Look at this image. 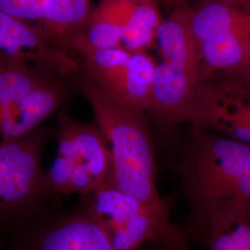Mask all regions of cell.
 I'll list each match as a JSON object with an SVG mask.
<instances>
[{
	"label": "cell",
	"mask_w": 250,
	"mask_h": 250,
	"mask_svg": "<svg viewBox=\"0 0 250 250\" xmlns=\"http://www.w3.org/2000/svg\"><path fill=\"white\" fill-rule=\"evenodd\" d=\"M179 154L175 170L190 209L187 236L224 217H250V145L190 128Z\"/></svg>",
	"instance_id": "6da1fadb"
},
{
	"label": "cell",
	"mask_w": 250,
	"mask_h": 250,
	"mask_svg": "<svg viewBox=\"0 0 250 250\" xmlns=\"http://www.w3.org/2000/svg\"><path fill=\"white\" fill-rule=\"evenodd\" d=\"M79 84L108 144L111 165L107 184L134 197L162 222L172 224L170 201L157 189L156 158L145 110L107 99L83 76Z\"/></svg>",
	"instance_id": "7a4b0ae2"
},
{
	"label": "cell",
	"mask_w": 250,
	"mask_h": 250,
	"mask_svg": "<svg viewBox=\"0 0 250 250\" xmlns=\"http://www.w3.org/2000/svg\"><path fill=\"white\" fill-rule=\"evenodd\" d=\"M156 44L161 59L157 63L149 111L165 135L170 137L184 124L188 107L204 83L202 63L189 23L188 5L173 9L163 20Z\"/></svg>",
	"instance_id": "3957f363"
},
{
	"label": "cell",
	"mask_w": 250,
	"mask_h": 250,
	"mask_svg": "<svg viewBox=\"0 0 250 250\" xmlns=\"http://www.w3.org/2000/svg\"><path fill=\"white\" fill-rule=\"evenodd\" d=\"M188 6L204 83L250 60V0H195Z\"/></svg>",
	"instance_id": "277c9868"
},
{
	"label": "cell",
	"mask_w": 250,
	"mask_h": 250,
	"mask_svg": "<svg viewBox=\"0 0 250 250\" xmlns=\"http://www.w3.org/2000/svg\"><path fill=\"white\" fill-rule=\"evenodd\" d=\"M52 129L38 127L20 138L0 145V219L5 229L21 223L43 208L48 199L41 160Z\"/></svg>",
	"instance_id": "5b68a950"
},
{
	"label": "cell",
	"mask_w": 250,
	"mask_h": 250,
	"mask_svg": "<svg viewBox=\"0 0 250 250\" xmlns=\"http://www.w3.org/2000/svg\"><path fill=\"white\" fill-rule=\"evenodd\" d=\"M7 230L4 250H115L89 195L72 209L43 208Z\"/></svg>",
	"instance_id": "8992f818"
},
{
	"label": "cell",
	"mask_w": 250,
	"mask_h": 250,
	"mask_svg": "<svg viewBox=\"0 0 250 250\" xmlns=\"http://www.w3.org/2000/svg\"><path fill=\"white\" fill-rule=\"evenodd\" d=\"M72 49L80 55L83 76L107 99L143 110L151 108L157 63L146 52H133L124 46L95 48L80 36Z\"/></svg>",
	"instance_id": "52a82bcc"
},
{
	"label": "cell",
	"mask_w": 250,
	"mask_h": 250,
	"mask_svg": "<svg viewBox=\"0 0 250 250\" xmlns=\"http://www.w3.org/2000/svg\"><path fill=\"white\" fill-rule=\"evenodd\" d=\"M184 123L250 145V90L227 74L212 77L198 87Z\"/></svg>",
	"instance_id": "ba28073f"
},
{
	"label": "cell",
	"mask_w": 250,
	"mask_h": 250,
	"mask_svg": "<svg viewBox=\"0 0 250 250\" xmlns=\"http://www.w3.org/2000/svg\"><path fill=\"white\" fill-rule=\"evenodd\" d=\"M92 9L91 0H0V12L22 21L71 55Z\"/></svg>",
	"instance_id": "9c48e42d"
},
{
	"label": "cell",
	"mask_w": 250,
	"mask_h": 250,
	"mask_svg": "<svg viewBox=\"0 0 250 250\" xmlns=\"http://www.w3.org/2000/svg\"><path fill=\"white\" fill-rule=\"evenodd\" d=\"M0 58L26 63L58 77L80 70L71 54L52 45L22 21L0 12Z\"/></svg>",
	"instance_id": "30bf717a"
},
{
	"label": "cell",
	"mask_w": 250,
	"mask_h": 250,
	"mask_svg": "<svg viewBox=\"0 0 250 250\" xmlns=\"http://www.w3.org/2000/svg\"><path fill=\"white\" fill-rule=\"evenodd\" d=\"M58 156L83 164L100 186L107 183L111 165L108 144L98 125L82 124L62 111L57 119Z\"/></svg>",
	"instance_id": "8fae6325"
},
{
	"label": "cell",
	"mask_w": 250,
	"mask_h": 250,
	"mask_svg": "<svg viewBox=\"0 0 250 250\" xmlns=\"http://www.w3.org/2000/svg\"><path fill=\"white\" fill-rule=\"evenodd\" d=\"M62 79L48 76L17 106L0 116L2 140L20 138L32 133L62 106L68 98V88Z\"/></svg>",
	"instance_id": "7c38bea8"
},
{
	"label": "cell",
	"mask_w": 250,
	"mask_h": 250,
	"mask_svg": "<svg viewBox=\"0 0 250 250\" xmlns=\"http://www.w3.org/2000/svg\"><path fill=\"white\" fill-rule=\"evenodd\" d=\"M135 0H100L92 9L80 37L87 45L107 49L122 46L123 30Z\"/></svg>",
	"instance_id": "4fadbf2b"
},
{
	"label": "cell",
	"mask_w": 250,
	"mask_h": 250,
	"mask_svg": "<svg viewBox=\"0 0 250 250\" xmlns=\"http://www.w3.org/2000/svg\"><path fill=\"white\" fill-rule=\"evenodd\" d=\"M50 75L26 63L0 58V116L17 106Z\"/></svg>",
	"instance_id": "5bb4252c"
},
{
	"label": "cell",
	"mask_w": 250,
	"mask_h": 250,
	"mask_svg": "<svg viewBox=\"0 0 250 250\" xmlns=\"http://www.w3.org/2000/svg\"><path fill=\"white\" fill-rule=\"evenodd\" d=\"M162 22L156 0H135L131 16L123 30L122 46L133 52H146L157 43Z\"/></svg>",
	"instance_id": "9a60e30c"
},
{
	"label": "cell",
	"mask_w": 250,
	"mask_h": 250,
	"mask_svg": "<svg viewBox=\"0 0 250 250\" xmlns=\"http://www.w3.org/2000/svg\"><path fill=\"white\" fill-rule=\"evenodd\" d=\"M73 168L74 161L57 156L50 168L45 170V189L48 198L75 194Z\"/></svg>",
	"instance_id": "2e32d148"
},
{
	"label": "cell",
	"mask_w": 250,
	"mask_h": 250,
	"mask_svg": "<svg viewBox=\"0 0 250 250\" xmlns=\"http://www.w3.org/2000/svg\"><path fill=\"white\" fill-rule=\"evenodd\" d=\"M235 80L241 83L243 85H245L248 89L250 90V60L246 63H244L241 67L236 69L235 71L229 73H224Z\"/></svg>",
	"instance_id": "e0dca14e"
},
{
	"label": "cell",
	"mask_w": 250,
	"mask_h": 250,
	"mask_svg": "<svg viewBox=\"0 0 250 250\" xmlns=\"http://www.w3.org/2000/svg\"><path fill=\"white\" fill-rule=\"evenodd\" d=\"M188 1L189 0H164V3L167 7L173 8V9H174L178 8V7L188 5Z\"/></svg>",
	"instance_id": "ac0fdd59"
}]
</instances>
